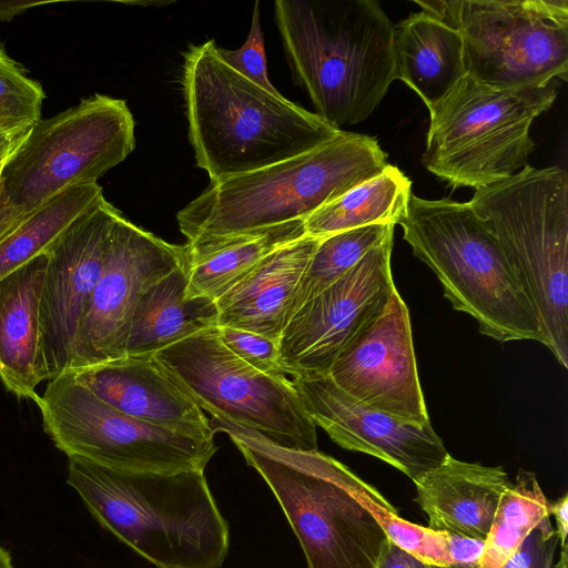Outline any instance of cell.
I'll use <instances>...</instances> for the list:
<instances>
[{"instance_id": "5b68a950", "label": "cell", "mask_w": 568, "mask_h": 568, "mask_svg": "<svg viewBox=\"0 0 568 568\" xmlns=\"http://www.w3.org/2000/svg\"><path fill=\"white\" fill-rule=\"evenodd\" d=\"M416 257L438 277L445 297L498 342L545 343L537 314L488 224L468 202L412 193L398 223Z\"/></svg>"}, {"instance_id": "74e56055", "label": "cell", "mask_w": 568, "mask_h": 568, "mask_svg": "<svg viewBox=\"0 0 568 568\" xmlns=\"http://www.w3.org/2000/svg\"><path fill=\"white\" fill-rule=\"evenodd\" d=\"M549 515L555 517L556 536L560 547L567 545L568 535V495H564L555 503L549 504Z\"/></svg>"}, {"instance_id": "60d3db41", "label": "cell", "mask_w": 568, "mask_h": 568, "mask_svg": "<svg viewBox=\"0 0 568 568\" xmlns=\"http://www.w3.org/2000/svg\"><path fill=\"white\" fill-rule=\"evenodd\" d=\"M567 545L561 546L559 561L552 568H567Z\"/></svg>"}, {"instance_id": "44dd1931", "label": "cell", "mask_w": 568, "mask_h": 568, "mask_svg": "<svg viewBox=\"0 0 568 568\" xmlns=\"http://www.w3.org/2000/svg\"><path fill=\"white\" fill-rule=\"evenodd\" d=\"M47 252L0 280V381L19 398L37 400L39 306Z\"/></svg>"}, {"instance_id": "d6a6232c", "label": "cell", "mask_w": 568, "mask_h": 568, "mask_svg": "<svg viewBox=\"0 0 568 568\" xmlns=\"http://www.w3.org/2000/svg\"><path fill=\"white\" fill-rule=\"evenodd\" d=\"M558 539L550 520L534 529L499 568H552Z\"/></svg>"}, {"instance_id": "d6986e66", "label": "cell", "mask_w": 568, "mask_h": 568, "mask_svg": "<svg viewBox=\"0 0 568 568\" xmlns=\"http://www.w3.org/2000/svg\"><path fill=\"white\" fill-rule=\"evenodd\" d=\"M320 241L305 235L267 255L216 300L217 326L278 342L296 288Z\"/></svg>"}, {"instance_id": "8992f818", "label": "cell", "mask_w": 568, "mask_h": 568, "mask_svg": "<svg viewBox=\"0 0 568 568\" xmlns=\"http://www.w3.org/2000/svg\"><path fill=\"white\" fill-rule=\"evenodd\" d=\"M247 465L266 481L292 527L307 568H376L388 540L384 529L347 490L341 462L318 450L280 447L260 434L211 417Z\"/></svg>"}, {"instance_id": "e575fe53", "label": "cell", "mask_w": 568, "mask_h": 568, "mask_svg": "<svg viewBox=\"0 0 568 568\" xmlns=\"http://www.w3.org/2000/svg\"><path fill=\"white\" fill-rule=\"evenodd\" d=\"M376 568H434V566L388 539L381 552Z\"/></svg>"}, {"instance_id": "8d00e7d4", "label": "cell", "mask_w": 568, "mask_h": 568, "mask_svg": "<svg viewBox=\"0 0 568 568\" xmlns=\"http://www.w3.org/2000/svg\"><path fill=\"white\" fill-rule=\"evenodd\" d=\"M28 214L29 213H24L17 209L9 201L0 178V241L6 235H8Z\"/></svg>"}, {"instance_id": "4dcf8cb0", "label": "cell", "mask_w": 568, "mask_h": 568, "mask_svg": "<svg viewBox=\"0 0 568 568\" xmlns=\"http://www.w3.org/2000/svg\"><path fill=\"white\" fill-rule=\"evenodd\" d=\"M222 343L247 365L268 376L291 379L292 373L281 358L278 342L227 326H216Z\"/></svg>"}, {"instance_id": "7a4b0ae2", "label": "cell", "mask_w": 568, "mask_h": 568, "mask_svg": "<svg viewBox=\"0 0 568 568\" xmlns=\"http://www.w3.org/2000/svg\"><path fill=\"white\" fill-rule=\"evenodd\" d=\"M68 484L98 523L158 568H221L230 529L202 469L135 471L68 457Z\"/></svg>"}, {"instance_id": "4316f807", "label": "cell", "mask_w": 568, "mask_h": 568, "mask_svg": "<svg viewBox=\"0 0 568 568\" xmlns=\"http://www.w3.org/2000/svg\"><path fill=\"white\" fill-rule=\"evenodd\" d=\"M549 520V503L532 471L519 469L501 494L478 568H499L529 534Z\"/></svg>"}, {"instance_id": "ba28073f", "label": "cell", "mask_w": 568, "mask_h": 568, "mask_svg": "<svg viewBox=\"0 0 568 568\" xmlns=\"http://www.w3.org/2000/svg\"><path fill=\"white\" fill-rule=\"evenodd\" d=\"M556 98L550 84L496 88L466 73L429 109L424 166L455 187L508 179L528 165L530 126Z\"/></svg>"}, {"instance_id": "484cf974", "label": "cell", "mask_w": 568, "mask_h": 568, "mask_svg": "<svg viewBox=\"0 0 568 568\" xmlns=\"http://www.w3.org/2000/svg\"><path fill=\"white\" fill-rule=\"evenodd\" d=\"M101 196L98 183L69 187L30 212L0 241V280L48 248Z\"/></svg>"}, {"instance_id": "603a6c76", "label": "cell", "mask_w": 568, "mask_h": 568, "mask_svg": "<svg viewBox=\"0 0 568 568\" xmlns=\"http://www.w3.org/2000/svg\"><path fill=\"white\" fill-rule=\"evenodd\" d=\"M306 235L296 220L237 235L187 241V297L217 300L281 246Z\"/></svg>"}, {"instance_id": "ab89813d", "label": "cell", "mask_w": 568, "mask_h": 568, "mask_svg": "<svg viewBox=\"0 0 568 568\" xmlns=\"http://www.w3.org/2000/svg\"><path fill=\"white\" fill-rule=\"evenodd\" d=\"M0 568H13L10 554L0 546Z\"/></svg>"}, {"instance_id": "1f68e13d", "label": "cell", "mask_w": 568, "mask_h": 568, "mask_svg": "<svg viewBox=\"0 0 568 568\" xmlns=\"http://www.w3.org/2000/svg\"><path fill=\"white\" fill-rule=\"evenodd\" d=\"M216 52L229 67L253 83L275 95H282L272 84L267 75L266 54L260 21L258 1H255L254 3L251 28L244 44L236 50H226L216 47Z\"/></svg>"}, {"instance_id": "9a60e30c", "label": "cell", "mask_w": 568, "mask_h": 568, "mask_svg": "<svg viewBox=\"0 0 568 568\" xmlns=\"http://www.w3.org/2000/svg\"><path fill=\"white\" fill-rule=\"evenodd\" d=\"M120 213L101 196L47 251L39 306L41 382L72 368L79 326L102 273Z\"/></svg>"}, {"instance_id": "836d02e7", "label": "cell", "mask_w": 568, "mask_h": 568, "mask_svg": "<svg viewBox=\"0 0 568 568\" xmlns=\"http://www.w3.org/2000/svg\"><path fill=\"white\" fill-rule=\"evenodd\" d=\"M484 545L485 541L480 539L448 534V555L452 566L463 568L478 567Z\"/></svg>"}, {"instance_id": "b9f144b4", "label": "cell", "mask_w": 568, "mask_h": 568, "mask_svg": "<svg viewBox=\"0 0 568 568\" xmlns=\"http://www.w3.org/2000/svg\"><path fill=\"white\" fill-rule=\"evenodd\" d=\"M434 568H463V567H455V566H449V567H438V566H434ZM473 568H478V567H473Z\"/></svg>"}, {"instance_id": "5bb4252c", "label": "cell", "mask_w": 568, "mask_h": 568, "mask_svg": "<svg viewBox=\"0 0 568 568\" xmlns=\"http://www.w3.org/2000/svg\"><path fill=\"white\" fill-rule=\"evenodd\" d=\"M184 263V245L168 243L120 213L102 273L79 326L71 369L125 357L130 323L139 300Z\"/></svg>"}, {"instance_id": "f1b7e54d", "label": "cell", "mask_w": 568, "mask_h": 568, "mask_svg": "<svg viewBox=\"0 0 568 568\" xmlns=\"http://www.w3.org/2000/svg\"><path fill=\"white\" fill-rule=\"evenodd\" d=\"M343 480L351 495L376 519L390 541L429 565L452 566L448 534L409 523L373 486L344 466Z\"/></svg>"}, {"instance_id": "3957f363", "label": "cell", "mask_w": 568, "mask_h": 568, "mask_svg": "<svg viewBox=\"0 0 568 568\" xmlns=\"http://www.w3.org/2000/svg\"><path fill=\"white\" fill-rule=\"evenodd\" d=\"M275 21L295 82L339 130L368 118L396 80L394 28L374 0H277Z\"/></svg>"}, {"instance_id": "d4e9b609", "label": "cell", "mask_w": 568, "mask_h": 568, "mask_svg": "<svg viewBox=\"0 0 568 568\" xmlns=\"http://www.w3.org/2000/svg\"><path fill=\"white\" fill-rule=\"evenodd\" d=\"M410 195L409 178L388 164L378 175L310 215L305 220L306 235L324 239L372 224H398L406 214Z\"/></svg>"}, {"instance_id": "f546056e", "label": "cell", "mask_w": 568, "mask_h": 568, "mask_svg": "<svg viewBox=\"0 0 568 568\" xmlns=\"http://www.w3.org/2000/svg\"><path fill=\"white\" fill-rule=\"evenodd\" d=\"M45 93L0 44V124L33 125L41 118Z\"/></svg>"}, {"instance_id": "d590c367", "label": "cell", "mask_w": 568, "mask_h": 568, "mask_svg": "<svg viewBox=\"0 0 568 568\" xmlns=\"http://www.w3.org/2000/svg\"><path fill=\"white\" fill-rule=\"evenodd\" d=\"M33 125L0 124V173L6 162L23 143Z\"/></svg>"}, {"instance_id": "9c48e42d", "label": "cell", "mask_w": 568, "mask_h": 568, "mask_svg": "<svg viewBox=\"0 0 568 568\" xmlns=\"http://www.w3.org/2000/svg\"><path fill=\"white\" fill-rule=\"evenodd\" d=\"M459 31L466 73L496 88L567 80V0L415 1Z\"/></svg>"}, {"instance_id": "cb8c5ba5", "label": "cell", "mask_w": 568, "mask_h": 568, "mask_svg": "<svg viewBox=\"0 0 568 568\" xmlns=\"http://www.w3.org/2000/svg\"><path fill=\"white\" fill-rule=\"evenodd\" d=\"M185 263L153 284L132 314L126 356L155 354L199 332L217 326L216 301L187 297Z\"/></svg>"}, {"instance_id": "83f0119b", "label": "cell", "mask_w": 568, "mask_h": 568, "mask_svg": "<svg viewBox=\"0 0 568 568\" xmlns=\"http://www.w3.org/2000/svg\"><path fill=\"white\" fill-rule=\"evenodd\" d=\"M394 226L372 224L321 239L296 288L287 320L304 303L348 273L371 250L393 235Z\"/></svg>"}, {"instance_id": "8fae6325", "label": "cell", "mask_w": 568, "mask_h": 568, "mask_svg": "<svg viewBox=\"0 0 568 568\" xmlns=\"http://www.w3.org/2000/svg\"><path fill=\"white\" fill-rule=\"evenodd\" d=\"M155 355L211 417L251 429L286 449L318 450L316 425L292 381L268 376L247 365L222 343L216 327Z\"/></svg>"}, {"instance_id": "52a82bcc", "label": "cell", "mask_w": 568, "mask_h": 568, "mask_svg": "<svg viewBox=\"0 0 568 568\" xmlns=\"http://www.w3.org/2000/svg\"><path fill=\"white\" fill-rule=\"evenodd\" d=\"M488 224L538 317L544 345L568 366V174L526 165L475 190L468 202Z\"/></svg>"}, {"instance_id": "ffe728a7", "label": "cell", "mask_w": 568, "mask_h": 568, "mask_svg": "<svg viewBox=\"0 0 568 568\" xmlns=\"http://www.w3.org/2000/svg\"><path fill=\"white\" fill-rule=\"evenodd\" d=\"M414 483L415 500L428 517V528L485 541L500 496L511 481L501 466L449 455Z\"/></svg>"}, {"instance_id": "277c9868", "label": "cell", "mask_w": 568, "mask_h": 568, "mask_svg": "<svg viewBox=\"0 0 568 568\" xmlns=\"http://www.w3.org/2000/svg\"><path fill=\"white\" fill-rule=\"evenodd\" d=\"M388 164L376 139L341 131L313 151L210 184L176 220L187 241L306 220Z\"/></svg>"}, {"instance_id": "e0dca14e", "label": "cell", "mask_w": 568, "mask_h": 568, "mask_svg": "<svg viewBox=\"0 0 568 568\" xmlns=\"http://www.w3.org/2000/svg\"><path fill=\"white\" fill-rule=\"evenodd\" d=\"M291 381L316 427L345 449L379 458L413 481L449 456L430 423H404L359 404L327 374L297 373Z\"/></svg>"}, {"instance_id": "30bf717a", "label": "cell", "mask_w": 568, "mask_h": 568, "mask_svg": "<svg viewBox=\"0 0 568 568\" xmlns=\"http://www.w3.org/2000/svg\"><path fill=\"white\" fill-rule=\"evenodd\" d=\"M134 146L126 102L95 93L36 122L3 165L2 186L17 209L30 213L69 187L98 183Z\"/></svg>"}, {"instance_id": "ac0fdd59", "label": "cell", "mask_w": 568, "mask_h": 568, "mask_svg": "<svg viewBox=\"0 0 568 568\" xmlns=\"http://www.w3.org/2000/svg\"><path fill=\"white\" fill-rule=\"evenodd\" d=\"M70 372L99 399L131 417L191 435H215L203 410L155 354L130 355Z\"/></svg>"}, {"instance_id": "4fadbf2b", "label": "cell", "mask_w": 568, "mask_h": 568, "mask_svg": "<svg viewBox=\"0 0 568 568\" xmlns=\"http://www.w3.org/2000/svg\"><path fill=\"white\" fill-rule=\"evenodd\" d=\"M392 248L389 235L287 320L278 349L292 376L328 374L337 357L384 312L396 291Z\"/></svg>"}, {"instance_id": "7c38bea8", "label": "cell", "mask_w": 568, "mask_h": 568, "mask_svg": "<svg viewBox=\"0 0 568 568\" xmlns=\"http://www.w3.org/2000/svg\"><path fill=\"white\" fill-rule=\"evenodd\" d=\"M36 404L43 429L59 450L111 468L204 470L217 449L214 437L153 425L111 407L70 371L50 379Z\"/></svg>"}, {"instance_id": "f35d334b", "label": "cell", "mask_w": 568, "mask_h": 568, "mask_svg": "<svg viewBox=\"0 0 568 568\" xmlns=\"http://www.w3.org/2000/svg\"><path fill=\"white\" fill-rule=\"evenodd\" d=\"M42 3L36 1H0V20L10 21L16 16Z\"/></svg>"}, {"instance_id": "2e32d148", "label": "cell", "mask_w": 568, "mask_h": 568, "mask_svg": "<svg viewBox=\"0 0 568 568\" xmlns=\"http://www.w3.org/2000/svg\"><path fill=\"white\" fill-rule=\"evenodd\" d=\"M327 375L359 404L404 423L429 424L409 312L397 290L384 312L337 357Z\"/></svg>"}, {"instance_id": "6da1fadb", "label": "cell", "mask_w": 568, "mask_h": 568, "mask_svg": "<svg viewBox=\"0 0 568 568\" xmlns=\"http://www.w3.org/2000/svg\"><path fill=\"white\" fill-rule=\"evenodd\" d=\"M182 83L189 139L210 184L313 151L342 131L229 67L214 40L185 52Z\"/></svg>"}, {"instance_id": "7402d4cb", "label": "cell", "mask_w": 568, "mask_h": 568, "mask_svg": "<svg viewBox=\"0 0 568 568\" xmlns=\"http://www.w3.org/2000/svg\"><path fill=\"white\" fill-rule=\"evenodd\" d=\"M396 79L405 82L428 110L466 74L458 30L422 11L394 28Z\"/></svg>"}]
</instances>
